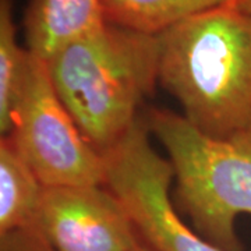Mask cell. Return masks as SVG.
Instances as JSON below:
<instances>
[{"label": "cell", "mask_w": 251, "mask_h": 251, "mask_svg": "<svg viewBox=\"0 0 251 251\" xmlns=\"http://www.w3.org/2000/svg\"><path fill=\"white\" fill-rule=\"evenodd\" d=\"M159 36V85L201 133L226 140L251 128V14L233 4Z\"/></svg>", "instance_id": "6da1fadb"}, {"label": "cell", "mask_w": 251, "mask_h": 251, "mask_svg": "<svg viewBox=\"0 0 251 251\" xmlns=\"http://www.w3.org/2000/svg\"><path fill=\"white\" fill-rule=\"evenodd\" d=\"M159 36L106 23L45 60L84 138L102 156L122 141L159 84Z\"/></svg>", "instance_id": "7a4b0ae2"}, {"label": "cell", "mask_w": 251, "mask_h": 251, "mask_svg": "<svg viewBox=\"0 0 251 251\" xmlns=\"http://www.w3.org/2000/svg\"><path fill=\"white\" fill-rule=\"evenodd\" d=\"M144 113L175 175L173 202L201 237L224 251H244L237 216L251 215V128L226 140L201 133L181 113Z\"/></svg>", "instance_id": "3957f363"}, {"label": "cell", "mask_w": 251, "mask_h": 251, "mask_svg": "<svg viewBox=\"0 0 251 251\" xmlns=\"http://www.w3.org/2000/svg\"><path fill=\"white\" fill-rule=\"evenodd\" d=\"M4 137L44 186L105 184V158L81 134L54 91L45 60L34 53Z\"/></svg>", "instance_id": "277c9868"}, {"label": "cell", "mask_w": 251, "mask_h": 251, "mask_svg": "<svg viewBox=\"0 0 251 251\" xmlns=\"http://www.w3.org/2000/svg\"><path fill=\"white\" fill-rule=\"evenodd\" d=\"M144 113L105 158V186L131 218L141 242L153 251H224L184 222L171 194L175 175L151 145Z\"/></svg>", "instance_id": "5b68a950"}, {"label": "cell", "mask_w": 251, "mask_h": 251, "mask_svg": "<svg viewBox=\"0 0 251 251\" xmlns=\"http://www.w3.org/2000/svg\"><path fill=\"white\" fill-rule=\"evenodd\" d=\"M31 227L54 251H130L141 243L105 184L44 186Z\"/></svg>", "instance_id": "8992f818"}, {"label": "cell", "mask_w": 251, "mask_h": 251, "mask_svg": "<svg viewBox=\"0 0 251 251\" xmlns=\"http://www.w3.org/2000/svg\"><path fill=\"white\" fill-rule=\"evenodd\" d=\"M105 24L102 0H29L23 20L25 48L48 60Z\"/></svg>", "instance_id": "52a82bcc"}, {"label": "cell", "mask_w": 251, "mask_h": 251, "mask_svg": "<svg viewBox=\"0 0 251 251\" xmlns=\"http://www.w3.org/2000/svg\"><path fill=\"white\" fill-rule=\"evenodd\" d=\"M236 0H102L109 24L148 35H161L169 28Z\"/></svg>", "instance_id": "ba28073f"}, {"label": "cell", "mask_w": 251, "mask_h": 251, "mask_svg": "<svg viewBox=\"0 0 251 251\" xmlns=\"http://www.w3.org/2000/svg\"><path fill=\"white\" fill-rule=\"evenodd\" d=\"M44 190L9 137L0 140V234L31 227Z\"/></svg>", "instance_id": "9c48e42d"}, {"label": "cell", "mask_w": 251, "mask_h": 251, "mask_svg": "<svg viewBox=\"0 0 251 251\" xmlns=\"http://www.w3.org/2000/svg\"><path fill=\"white\" fill-rule=\"evenodd\" d=\"M13 0H0V134L11 130V113L27 72L31 52L18 44Z\"/></svg>", "instance_id": "30bf717a"}, {"label": "cell", "mask_w": 251, "mask_h": 251, "mask_svg": "<svg viewBox=\"0 0 251 251\" xmlns=\"http://www.w3.org/2000/svg\"><path fill=\"white\" fill-rule=\"evenodd\" d=\"M0 251H54L34 227L0 234Z\"/></svg>", "instance_id": "8fae6325"}, {"label": "cell", "mask_w": 251, "mask_h": 251, "mask_svg": "<svg viewBox=\"0 0 251 251\" xmlns=\"http://www.w3.org/2000/svg\"><path fill=\"white\" fill-rule=\"evenodd\" d=\"M233 6L239 10H242V11H246V13L251 14V0H236Z\"/></svg>", "instance_id": "7c38bea8"}, {"label": "cell", "mask_w": 251, "mask_h": 251, "mask_svg": "<svg viewBox=\"0 0 251 251\" xmlns=\"http://www.w3.org/2000/svg\"><path fill=\"white\" fill-rule=\"evenodd\" d=\"M130 251H153V250H151L147 244H144V243L141 242L138 246H135L134 249H131Z\"/></svg>", "instance_id": "4fadbf2b"}]
</instances>
